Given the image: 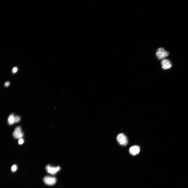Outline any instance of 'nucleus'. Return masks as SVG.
I'll use <instances>...</instances> for the list:
<instances>
[{
  "label": "nucleus",
  "instance_id": "13",
  "mask_svg": "<svg viewBox=\"0 0 188 188\" xmlns=\"http://www.w3.org/2000/svg\"><path fill=\"white\" fill-rule=\"evenodd\" d=\"M10 83L9 81H7V82H6L5 83V84H4V86H5L6 87H7L9 86V85H10Z\"/></svg>",
  "mask_w": 188,
  "mask_h": 188
},
{
  "label": "nucleus",
  "instance_id": "3",
  "mask_svg": "<svg viewBox=\"0 0 188 188\" xmlns=\"http://www.w3.org/2000/svg\"><path fill=\"white\" fill-rule=\"evenodd\" d=\"M13 137L17 139L22 138L24 136V134L22 131L21 128L20 127H16L13 133Z\"/></svg>",
  "mask_w": 188,
  "mask_h": 188
},
{
  "label": "nucleus",
  "instance_id": "2",
  "mask_svg": "<svg viewBox=\"0 0 188 188\" xmlns=\"http://www.w3.org/2000/svg\"><path fill=\"white\" fill-rule=\"evenodd\" d=\"M117 141L121 146H125L127 145L128 141L127 136L123 133L119 134L117 137Z\"/></svg>",
  "mask_w": 188,
  "mask_h": 188
},
{
  "label": "nucleus",
  "instance_id": "12",
  "mask_svg": "<svg viewBox=\"0 0 188 188\" xmlns=\"http://www.w3.org/2000/svg\"><path fill=\"white\" fill-rule=\"evenodd\" d=\"M18 70V68L17 67H15L13 68L12 70V72L13 74L16 73Z\"/></svg>",
  "mask_w": 188,
  "mask_h": 188
},
{
  "label": "nucleus",
  "instance_id": "11",
  "mask_svg": "<svg viewBox=\"0 0 188 188\" xmlns=\"http://www.w3.org/2000/svg\"><path fill=\"white\" fill-rule=\"evenodd\" d=\"M24 142V140L23 138L19 139L18 141V143L19 145H21L23 144Z\"/></svg>",
  "mask_w": 188,
  "mask_h": 188
},
{
  "label": "nucleus",
  "instance_id": "8",
  "mask_svg": "<svg viewBox=\"0 0 188 188\" xmlns=\"http://www.w3.org/2000/svg\"><path fill=\"white\" fill-rule=\"evenodd\" d=\"M15 117L13 114L9 116L8 119V122L9 125H12L15 123Z\"/></svg>",
  "mask_w": 188,
  "mask_h": 188
},
{
  "label": "nucleus",
  "instance_id": "7",
  "mask_svg": "<svg viewBox=\"0 0 188 188\" xmlns=\"http://www.w3.org/2000/svg\"><path fill=\"white\" fill-rule=\"evenodd\" d=\"M129 151L132 155H135L138 154L140 151V147L137 146H134L131 147L129 149Z\"/></svg>",
  "mask_w": 188,
  "mask_h": 188
},
{
  "label": "nucleus",
  "instance_id": "6",
  "mask_svg": "<svg viewBox=\"0 0 188 188\" xmlns=\"http://www.w3.org/2000/svg\"><path fill=\"white\" fill-rule=\"evenodd\" d=\"M161 64L162 69L165 70L170 68L172 66L169 60L166 59H164L162 60Z\"/></svg>",
  "mask_w": 188,
  "mask_h": 188
},
{
  "label": "nucleus",
  "instance_id": "10",
  "mask_svg": "<svg viewBox=\"0 0 188 188\" xmlns=\"http://www.w3.org/2000/svg\"><path fill=\"white\" fill-rule=\"evenodd\" d=\"M21 120L20 117L18 116H17L15 117V123H17L20 121Z\"/></svg>",
  "mask_w": 188,
  "mask_h": 188
},
{
  "label": "nucleus",
  "instance_id": "9",
  "mask_svg": "<svg viewBox=\"0 0 188 188\" xmlns=\"http://www.w3.org/2000/svg\"><path fill=\"white\" fill-rule=\"evenodd\" d=\"M17 169V167L15 165H13L11 168V170L12 172H14L16 171Z\"/></svg>",
  "mask_w": 188,
  "mask_h": 188
},
{
  "label": "nucleus",
  "instance_id": "5",
  "mask_svg": "<svg viewBox=\"0 0 188 188\" xmlns=\"http://www.w3.org/2000/svg\"><path fill=\"white\" fill-rule=\"evenodd\" d=\"M43 181L46 184L49 185H53L56 183V179L54 177L46 176L44 178Z\"/></svg>",
  "mask_w": 188,
  "mask_h": 188
},
{
  "label": "nucleus",
  "instance_id": "1",
  "mask_svg": "<svg viewBox=\"0 0 188 188\" xmlns=\"http://www.w3.org/2000/svg\"><path fill=\"white\" fill-rule=\"evenodd\" d=\"M156 55L159 60H161L164 59L168 56L169 55V53L165 51L164 48H160L157 50Z\"/></svg>",
  "mask_w": 188,
  "mask_h": 188
},
{
  "label": "nucleus",
  "instance_id": "4",
  "mask_svg": "<svg viewBox=\"0 0 188 188\" xmlns=\"http://www.w3.org/2000/svg\"><path fill=\"white\" fill-rule=\"evenodd\" d=\"M60 167L58 166L56 167H51L49 165L46 166V169L47 171L49 173L54 175L56 174L60 170Z\"/></svg>",
  "mask_w": 188,
  "mask_h": 188
}]
</instances>
